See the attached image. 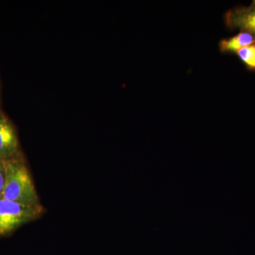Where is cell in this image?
I'll use <instances>...</instances> for the list:
<instances>
[{
	"instance_id": "1",
	"label": "cell",
	"mask_w": 255,
	"mask_h": 255,
	"mask_svg": "<svg viewBox=\"0 0 255 255\" xmlns=\"http://www.w3.org/2000/svg\"><path fill=\"white\" fill-rule=\"evenodd\" d=\"M5 184L1 197L23 205L43 208L22 153L4 160Z\"/></svg>"
},
{
	"instance_id": "2",
	"label": "cell",
	"mask_w": 255,
	"mask_h": 255,
	"mask_svg": "<svg viewBox=\"0 0 255 255\" xmlns=\"http://www.w3.org/2000/svg\"><path fill=\"white\" fill-rule=\"evenodd\" d=\"M44 209L23 205L0 197V236H7L23 225L34 221Z\"/></svg>"
},
{
	"instance_id": "3",
	"label": "cell",
	"mask_w": 255,
	"mask_h": 255,
	"mask_svg": "<svg viewBox=\"0 0 255 255\" xmlns=\"http://www.w3.org/2000/svg\"><path fill=\"white\" fill-rule=\"evenodd\" d=\"M22 153L14 127L0 110V159L6 160Z\"/></svg>"
},
{
	"instance_id": "4",
	"label": "cell",
	"mask_w": 255,
	"mask_h": 255,
	"mask_svg": "<svg viewBox=\"0 0 255 255\" xmlns=\"http://www.w3.org/2000/svg\"><path fill=\"white\" fill-rule=\"evenodd\" d=\"M223 18L231 31H246L255 37V7L253 5L235 6L225 13Z\"/></svg>"
},
{
	"instance_id": "5",
	"label": "cell",
	"mask_w": 255,
	"mask_h": 255,
	"mask_svg": "<svg viewBox=\"0 0 255 255\" xmlns=\"http://www.w3.org/2000/svg\"><path fill=\"white\" fill-rule=\"evenodd\" d=\"M255 43V37L246 31H241L236 36L223 38L219 41L220 52L223 54L236 55L238 50Z\"/></svg>"
},
{
	"instance_id": "6",
	"label": "cell",
	"mask_w": 255,
	"mask_h": 255,
	"mask_svg": "<svg viewBox=\"0 0 255 255\" xmlns=\"http://www.w3.org/2000/svg\"><path fill=\"white\" fill-rule=\"evenodd\" d=\"M236 55L247 70L255 72V43L238 50Z\"/></svg>"
},
{
	"instance_id": "7",
	"label": "cell",
	"mask_w": 255,
	"mask_h": 255,
	"mask_svg": "<svg viewBox=\"0 0 255 255\" xmlns=\"http://www.w3.org/2000/svg\"><path fill=\"white\" fill-rule=\"evenodd\" d=\"M5 184V168L4 161L0 163V197L2 195Z\"/></svg>"
},
{
	"instance_id": "8",
	"label": "cell",
	"mask_w": 255,
	"mask_h": 255,
	"mask_svg": "<svg viewBox=\"0 0 255 255\" xmlns=\"http://www.w3.org/2000/svg\"><path fill=\"white\" fill-rule=\"evenodd\" d=\"M251 5H253V6H255V0H254V1H253V3H252Z\"/></svg>"
},
{
	"instance_id": "9",
	"label": "cell",
	"mask_w": 255,
	"mask_h": 255,
	"mask_svg": "<svg viewBox=\"0 0 255 255\" xmlns=\"http://www.w3.org/2000/svg\"><path fill=\"white\" fill-rule=\"evenodd\" d=\"M3 160H1V159H0V163H1V162H2Z\"/></svg>"
}]
</instances>
